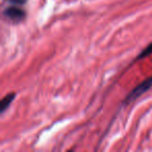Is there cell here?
Wrapping results in <instances>:
<instances>
[{
    "instance_id": "6da1fadb",
    "label": "cell",
    "mask_w": 152,
    "mask_h": 152,
    "mask_svg": "<svg viewBox=\"0 0 152 152\" xmlns=\"http://www.w3.org/2000/svg\"><path fill=\"white\" fill-rule=\"evenodd\" d=\"M150 88H152V76L151 77H148L143 83H140L137 88H134V89L128 94L126 99L124 100V103L128 104V103H130V102H133L135 99H137L140 96H142L144 93H146Z\"/></svg>"
},
{
    "instance_id": "7a4b0ae2",
    "label": "cell",
    "mask_w": 152,
    "mask_h": 152,
    "mask_svg": "<svg viewBox=\"0 0 152 152\" xmlns=\"http://www.w3.org/2000/svg\"><path fill=\"white\" fill-rule=\"evenodd\" d=\"M3 15L13 22H21L25 18V12L20 7L13 5V7H7L3 12Z\"/></svg>"
},
{
    "instance_id": "3957f363",
    "label": "cell",
    "mask_w": 152,
    "mask_h": 152,
    "mask_svg": "<svg viewBox=\"0 0 152 152\" xmlns=\"http://www.w3.org/2000/svg\"><path fill=\"white\" fill-rule=\"evenodd\" d=\"M16 97V94L15 93H11V94H7V96H5L4 98H3L1 101H0V112L4 113L5 110L9 108V106L12 104V102H13V100L15 99Z\"/></svg>"
},
{
    "instance_id": "277c9868",
    "label": "cell",
    "mask_w": 152,
    "mask_h": 152,
    "mask_svg": "<svg viewBox=\"0 0 152 152\" xmlns=\"http://www.w3.org/2000/svg\"><path fill=\"white\" fill-rule=\"evenodd\" d=\"M150 54H152V42L150 43V44L148 45V46L146 47L143 51H141V53H140L139 56H137V59L144 58V57L148 56V55H150Z\"/></svg>"
},
{
    "instance_id": "5b68a950",
    "label": "cell",
    "mask_w": 152,
    "mask_h": 152,
    "mask_svg": "<svg viewBox=\"0 0 152 152\" xmlns=\"http://www.w3.org/2000/svg\"><path fill=\"white\" fill-rule=\"evenodd\" d=\"M9 2L14 5H23L26 3V0H9Z\"/></svg>"
}]
</instances>
